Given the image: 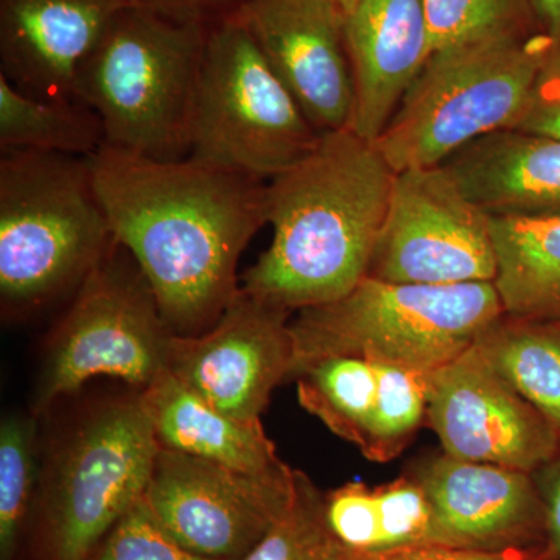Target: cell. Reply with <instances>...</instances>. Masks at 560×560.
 Returning <instances> with one entry per match:
<instances>
[{
	"label": "cell",
	"mask_w": 560,
	"mask_h": 560,
	"mask_svg": "<svg viewBox=\"0 0 560 560\" xmlns=\"http://www.w3.org/2000/svg\"><path fill=\"white\" fill-rule=\"evenodd\" d=\"M173 335L136 261L114 246L47 335L32 415L40 418L97 377L117 378L142 393L167 371Z\"/></svg>",
	"instance_id": "obj_9"
},
{
	"label": "cell",
	"mask_w": 560,
	"mask_h": 560,
	"mask_svg": "<svg viewBox=\"0 0 560 560\" xmlns=\"http://www.w3.org/2000/svg\"><path fill=\"white\" fill-rule=\"evenodd\" d=\"M374 364L377 397L370 433L361 453L372 463H389L407 448L427 422L430 372Z\"/></svg>",
	"instance_id": "obj_26"
},
{
	"label": "cell",
	"mask_w": 560,
	"mask_h": 560,
	"mask_svg": "<svg viewBox=\"0 0 560 560\" xmlns=\"http://www.w3.org/2000/svg\"><path fill=\"white\" fill-rule=\"evenodd\" d=\"M158 452L139 393L102 401L72 420L40 458V559L88 560L145 495Z\"/></svg>",
	"instance_id": "obj_7"
},
{
	"label": "cell",
	"mask_w": 560,
	"mask_h": 560,
	"mask_svg": "<svg viewBox=\"0 0 560 560\" xmlns=\"http://www.w3.org/2000/svg\"><path fill=\"white\" fill-rule=\"evenodd\" d=\"M293 313L242 289L220 319L198 335H173L167 371L217 410L260 422L272 390L290 378Z\"/></svg>",
	"instance_id": "obj_12"
},
{
	"label": "cell",
	"mask_w": 560,
	"mask_h": 560,
	"mask_svg": "<svg viewBox=\"0 0 560 560\" xmlns=\"http://www.w3.org/2000/svg\"><path fill=\"white\" fill-rule=\"evenodd\" d=\"M504 313L560 327V215L492 219Z\"/></svg>",
	"instance_id": "obj_21"
},
{
	"label": "cell",
	"mask_w": 560,
	"mask_h": 560,
	"mask_svg": "<svg viewBox=\"0 0 560 560\" xmlns=\"http://www.w3.org/2000/svg\"><path fill=\"white\" fill-rule=\"evenodd\" d=\"M555 40L529 25L434 51L375 140L390 168L436 167L482 136L512 130Z\"/></svg>",
	"instance_id": "obj_5"
},
{
	"label": "cell",
	"mask_w": 560,
	"mask_h": 560,
	"mask_svg": "<svg viewBox=\"0 0 560 560\" xmlns=\"http://www.w3.org/2000/svg\"><path fill=\"white\" fill-rule=\"evenodd\" d=\"M319 139L234 13L209 31L189 160L267 183L308 156Z\"/></svg>",
	"instance_id": "obj_8"
},
{
	"label": "cell",
	"mask_w": 560,
	"mask_h": 560,
	"mask_svg": "<svg viewBox=\"0 0 560 560\" xmlns=\"http://www.w3.org/2000/svg\"><path fill=\"white\" fill-rule=\"evenodd\" d=\"M298 400L341 440L363 451L377 397L375 364L357 357H324L294 372Z\"/></svg>",
	"instance_id": "obj_24"
},
{
	"label": "cell",
	"mask_w": 560,
	"mask_h": 560,
	"mask_svg": "<svg viewBox=\"0 0 560 560\" xmlns=\"http://www.w3.org/2000/svg\"><path fill=\"white\" fill-rule=\"evenodd\" d=\"M396 172L375 142L320 135L308 156L267 183L272 241L242 289L291 313L341 300L366 278Z\"/></svg>",
	"instance_id": "obj_2"
},
{
	"label": "cell",
	"mask_w": 560,
	"mask_h": 560,
	"mask_svg": "<svg viewBox=\"0 0 560 560\" xmlns=\"http://www.w3.org/2000/svg\"><path fill=\"white\" fill-rule=\"evenodd\" d=\"M337 544L327 526L324 493L296 470L289 510L242 560H331Z\"/></svg>",
	"instance_id": "obj_27"
},
{
	"label": "cell",
	"mask_w": 560,
	"mask_h": 560,
	"mask_svg": "<svg viewBox=\"0 0 560 560\" xmlns=\"http://www.w3.org/2000/svg\"><path fill=\"white\" fill-rule=\"evenodd\" d=\"M353 80L349 130L375 142L433 54L425 0H361L346 18Z\"/></svg>",
	"instance_id": "obj_17"
},
{
	"label": "cell",
	"mask_w": 560,
	"mask_h": 560,
	"mask_svg": "<svg viewBox=\"0 0 560 560\" xmlns=\"http://www.w3.org/2000/svg\"><path fill=\"white\" fill-rule=\"evenodd\" d=\"M139 394L162 448L250 474L285 466L261 422L217 410L168 371Z\"/></svg>",
	"instance_id": "obj_19"
},
{
	"label": "cell",
	"mask_w": 560,
	"mask_h": 560,
	"mask_svg": "<svg viewBox=\"0 0 560 560\" xmlns=\"http://www.w3.org/2000/svg\"><path fill=\"white\" fill-rule=\"evenodd\" d=\"M105 143L97 114L79 101H43L0 75V150L91 158Z\"/></svg>",
	"instance_id": "obj_23"
},
{
	"label": "cell",
	"mask_w": 560,
	"mask_h": 560,
	"mask_svg": "<svg viewBox=\"0 0 560 560\" xmlns=\"http://www.w3.org/2000/svg\"><path fill=\"white\" fill-rule=\"evenodd\" d=\"M324 512L331 536L350 550L455 547L425 489L407 471L381 486L346 482L324 493Z\"/></svg>",
	"instance_id": "obj_20"
},
{
	"label": "cell",
	"mask_w": 560,
	"mask_h": 560,
	"mask_svg": "<svg viewBox=\"0 0 560 560\" xmlns=\"http://www.w3.org/2000/svg\"><path fill=\"white\" fill-rule=\"evenodd\" d=\"M530 14L541 32L560 38V0H528Z\"/></svg>",
	"instance_id": "obj_34"
},
{
	"label": "cell",
	"mask_w": 560,
	"mask_h": 560,
	"mask_svg": "<svg viewBox=\"0 0 560 560\" xmlns=\"http://www.w3.org/2000/svg\"><path fill=\"white\" fill-rule=\"evenodd\" d=\"M530 475L544 501L548 555L551 560H560V447L547 464Z\"/></svg>",
	"instance_id": "obj_32"
},
{
	"label": "cell",
	"mask_w": 560,
	"mask_h": 560,
	"mask_svg": "<svg viewBox=\"0 0 560 560\" xmlns=\"http://www.w3.org/2000/svg\"><path fill=\"white\" fill-rule=\"evenodd\" d=\"M425 10L433 54L492 33L536 25L528 0H425Z\"/></svg>",
	"instance_id": "obj_28"
},
{
	"label": "cell",
	"mask_w": 560,
	"mask_h": 560,
	"mask_svg": "<svg viewBox=\"0 0 560 560\" xmlns=\"http://www.w3.org/2000/svg\"><path fill=\"white\" fill-rule=\"evenodd\" d=\"M492 219L560 215V139L501 130L442 164Z\"/></svg>",
	"instance_id": "obj_18"
},
{
	"label": "cell",
	"mask_w": 560,
	"mask_h": 560,
	"mask_svg": "<svg viewBox=\"0 0 560 560\" xmlns=\"http://www.w3.org/2000/svg\"><path fill=\"white\" fill-rule=\"evenodd\" d=\"M294 490L296 470L287 464L250 474L160 447L143 500L187 550L242 560L285 514Z\"/></svg>",
	"instance_id": "obj_11"
},
{
	"label": "cell",
	"mask_w": 560,
	"mask_h": 560,
	"mask_svg": "<svg viewBox=\"0 0 560 560\" xmlns=\"http://www.w3.org/2000/svg\"><path fill=\"white\" fill-rule=\"evenodd\" d=\"M0 153V301L20 315L73 296L116 242L88 158Z\"/></svg>",
	"instance_id": "obj_3"
},
{
	"label": "cell",
	"mask_w": 560,
	"mask_h": 560,
	"mask_svg": "<svg viewBox=\"0 0 560 560\" xmlns=\"http://www.w3.org/2000/svg\"><path fill=\"white\" fill-rule=\"evenodd\" d=\"M429 382L425 423L453 458L534 474L558 453L559 431L474 346Z\"/></svg>",
	"instance_id": "obj_13"
},
{
	"label": "cell",
	"mask_w": 560,
	"mask_h": 560,
	"mask_svg": "<svg viewBox=\"0 0 560 560\" xmlns=\"http://www.w3.org/2000/svg\"><path fill=\"white\" fill-rule=\"evenodd\" d=\"M234 14L319 135L350 127L353 80L346 16L337 7L327 0H243Z\"/></svg>",
	"instance_id": "obj_14"
},
{
	"label": "cell",
	"mask_w": 560,
	"mask_h": 560,
	"mask_svg": "<svg viewBox=\"0 0 560 560\" xmlns=\"http://www.w3.org/2000/svg\"><path fill=\"white\" fill-rule=\"evenodd\" d=\"M474 348L560 434V327L504 313Z\"/></svg>",
	"instance_id": "obj_22"
},
{
	"label": "cell",
	"mask_w": 560,
	"mask_h": 560,
	"mask_svg": "<svg viewBox=\"0 0 560 560\" xmlns=\"http://www.w3.org/2000/svg\"><path fill=\"white\" fill-rule=\"evenodd\" d=\"M504 315L492 282L418 285L366 276L341 300L294 313V372L324 357L433 372Z\"/></svg>",
	"instance_id": "obj_6"
},
{
	"label": "cell",
	"mask_w": 560,
	"mask_h": 560,
	"mask_svg": "<svg viewBox=\"0 0 560 560\" xmlns=\"http://www.w3.org/2000/svg\"><path fill=\"white\" fill-rule=\"evenodd\" d=\"M368 276L418 285L493 283L492 217L442 165L396 173Z\"/></svg>",
	"instance_id": "obj_10"
},
{
	"label": "cell",
	"mask_w": 560,
	"mask_h": 560,
	"mask_svg": "<svg viewBox=\"0 0 560 560\" xmlns=\"http://www.w3.org/2000/svg\"><path fill=\"white\" fill-rule=\"evenodd\" d=\"M331 560H551L547 547L523 548L499 552L466 550V548L412 547L390 551H357L337 544Z\"/></svg>",
	"instance_id": "obj_31"
},
{
	"label": "cell",
	"mask_w": 560,
	"mask_h": 560,
	"mask_svg": "<svg viewBox=\"0 0 560 560\" xmlns=\"http://www.w3.org/2000/svg\"><path fill=\"white\" fill-rule=\"evenodd\" d=\"M88 164L114 242L138 265L173 334L208 330L241 290L238 260L267 224V183L108 147Z\"/></svg>",
	"instance_id": "obj_1"
},
{
	"label": "cell",
	"mask_w": 560,
	"mask_h": 560,
	"mask_svg": "<svg viewBox=\"0 0 560 560\" xmlns=\"http://www.w3.org/2000/svg\"><path fill=\"white\" fill-rule=\"evenodd\" d=\"M36 416L9 415L0 425V558L13 559L39 485Z\"/></svg>",
	"instance_id": "obj_25"
},
{
	"label": "cell",
	"mask_w": 560,
	"mask_h": 560,
	"mask_svg": "<svg viewBox=\"0 0 560 560\" xmlns=\"http://www.w3.org/2000/svg\"><path fill=\"white\" fill-rule=\"evenodd\" d=\"M456 548L499 552L547 547L544 501L526 471L431 453L408 467Z\"/></svg>",
	"instance_id": "obj_15"
},
{
	"label": "cell",
	"mask_w": 560,
	"mask_h": 560,
	"mask_svg": "<svg viewBox=\"0 0 560 560\" xmlns=\"http://www.w3.org/2000/svg\"><path fill=\"white\" fill-rule=\"evenodd\" d=\"M327 2H330L331 5L337 7V9L340 10L346 18H348L349 14L352 13L357 7H359L361 0H327Z\"/></svg>",
	"instance_id": "obj_35"
},
{
	"label": "cell",
	"mask_w": 560,
	"mask_h": 560,
	"mask_svg": "<svg viewBox=\"0 0 560 560\" xmlns=\"http://www.w3.org/2000/svg\"><path fill=\"white\" fill-rule=\"evenodd\" d=\"M130 5L156 11L175 20L205 21L210 11L221 9L234 0H127ZM243 2V0H242Z\"/></svg>",
	"instance_id": "obj_33"
},
{
	"label": "cell",
	"mask_w": 560,
	"mask_h": 560,
	"mask_svg": "<svg viewBox=\"0 0 560 560\" xmlns=\"http://www.w3.org/2000/svg\"><path fill=\"white\" fill-rule=\"evenodd\" d=\"M205 21L128 3L81 66L75 101L97 114L108 149L156 161L189 156L208 40Z\"/></svg>",
	"instance_id": "obj_4"
},
{
	"label": "cell",
	"mask_w": 560,
	"mask_h": 560,
	"mask_svg": "<svg viewBox=\"0 0 560 560\" xmlns=\"http://www.w3.org/2000/svg\"><path fill=\"white\" fill-rule=\"evenodd\" d=\"M127 0H0V75L43 101H75L81 66Z\"/></svg>",
	"instance_id": "obj_16"
},
{
	"label": "cell",
	"mask_w": 560,
	"mask_h": 560,
	"mask_svg": "<svg viewBox=\"0 0 560 560\" xmlns=\"http://www.w3.org/2000/svg\"><path fill=\"white\" fill-rule=\"evenodd\" d=\"M512 130L560 139V38L541 62L528 101Z\"/></svg>",
	"instance_id": "obj_30"
},
{
	"label": "cell",
	"mask_w": 560,
	"mask_h": 560,
	"mask_svg": "<svg viewBox=\"0 0 560 560\" xmlns=\"http://www.w3.org/2000/svg\"><path fill=\"white\" fill-rule=\"evenodd\" d=\"M88 560H215L184 548L139 500L103 537Z\"/></svg>",
	"instance_id": "obj_29"
}]
</instances>
